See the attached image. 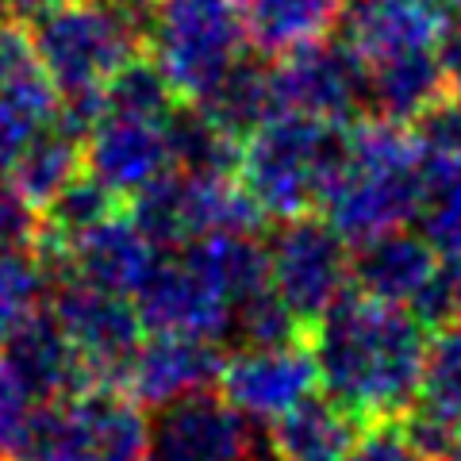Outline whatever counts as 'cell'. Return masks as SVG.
Wrapping results in <instances>:
<instances>
[{"instance_id":"1","label":"cell","mask_w":461,"mask_h":461,"mask_svg":"<svg viewBox=\"0 0 461 461\" xmlns=\"http://www.w3.org/2000/svg\"><path fill=\"white\" fill-rule=\"evenodd\" d=\"M320 384L366 427L396 423L420 400L427 366V323L411 308H396L366 293H346L308 330Z\"/></svg>"},{"instance_id":"15","label":"cell","mask_w":461,"mask_h":461,"mask_svg":"<svg viewBox=\"0 0 461 461\" xmlns=\"http://www.w3.org/2000/svg\"><path fill=\"white\" fill-rule=\"evenodd\" d=\"M450 12L454 8L438 0H346L342 42L373 69L408 54L438 50Z\"/></svg>"},{"instance_id":"5","label":"cell","mask_w":461,"mask_h":461,"mask_svg":"<svg viewBox=\"0 0 461 461\" xmlns=\"http://www.w3.org/2000/svg\"><path fill=\"white\" fill-rule=\"evenodd\" d=\"M242 47L239 0H158L150 58L181 104H204L242 62Z\"/></svg>"},{"instance_id":"4","label":"cell","mask_w":461,"mask_h":461,"mask_svg":"<svg viewBox=\"0 0 461 461\" xmlns=\"http://www.w3.org/2000/svg\"><path fill=\"white\" fill-rule=\"evenodd\" d=\"M346 142L350 127L277 115L242 142L239 181L277 223L323 212V200L346 166Z\"/></svg>"},{"instance_id":"34","label":"cell","mask_w":461,"mask_h":461,"mask_svg":"<svg viewBox=\"0 0 461 461\" xmlns=\"http://www.w3.org/2000/svg\"><path fill=\"white\" fill-rule=\"evenodd\" d=\"M438 5H450V0H438Z\"/></svg>"},{"instance_id":"17","label":"cell","mask_w":461,"mask_h":461,"mask_svg":"<svg viewBox=\"0 0 461 461\" xmlns=\"http://www.w3.org/2000/svg\"><path fill=\"white\" fill-rule=\"evenodd\" d=\"M438 281V250L411 227L388 230L354 247L350 288L396 308L420 312L427 293Z\"/></svg>"},{"instance_id":"18","label":"cell","mask_w":461,"mask_h":461,"mask_svg":"<svg viewBox=\"0 0 461 461\" xmlns=\"http://www.w3.org/2000/svg\"><path fill=\"white\" fill-rule=\"evenodd\" d=\"M0 354L8 357V366L16 369V377L32 388V396L39 403H58V400L85 393V388H100L93 381L89 366H85L81 354L74 350V342L66 339V330L58 327V320L47 308H42Z\"/></svg>"},{"instance_id":"27","label":"cell","mask_w":461,"mask_h":461,"mask_svg":"<svg viewBox=\"0 0 461 461\" xmlns=\"http://www.w3.org/2000/svg\"><path fill=\"white\" fill-rule=\"evenodd\" d=\"M177 108H181V100L169 89L166 74L154 66L150 54L127 66L104 89V100H100V112L139 115V120H173Z\"/></svg>"},{"instance_id":"26","label":"cell","mask_w":461,"mask_h":461,"mask_svg":"<svg viewBox=\"0 0 461 461\" xmlns=\"http://www.w3.org/2000/svg\"><path fill=\"white\" fill-rule=\"evenodd\" d=\"M415 230L438 254L461 239V162L423 158V189L415 208Z\"/></svg>"},{"instance_id":"30","label":"cell","mask_w":461,"mask_h":461,"mask_svg":"<svg viewBox=\"0 0 461 461\" xmlns=\"http://www.w3.org/2000/svg\"><path fill=\"white\" fill-rule=\"evenodd\" d=\"M415 315H420L427 327H442V323L461 320V239L450 250L438 254V281Z\"/></svg>"},{"instance_id":"28","label":"cell","mask_w":461,"mask_h":461,"mask_svg":"<svg viewBox=\"0 0 461 461\" xmlns=\"http://www.w3.org/2000/svg\"><path fill=\"white\" fill-rule=\"evenodd\" d=\"M42 408H47V403H39L32 396V388L16 377V369L0 354V457L5 461H20Z\"/></svg>"},{"instance_id":"19","label":"cell","mask_w":461,"mask_h":461,"mask_svg":"<svg viewBox=\"0 0 461 461\" xmlns=\"http://www.w3.org/2000/svg\"><path fill=\"white\" fill-rule=\"evenodd\" d=\"M239 16L247 42L258 58H281L327 42L342 27L346 0H239Z\"/></svg>"},{"instance_id":"3","label":"cell","mask_w":461,"mask_h":461,"mask_svg":"<svg viewBox=\"0 0 461 461\" xmlns=\"http://www.w3.org/2000/svg\"><path fill=\"white\" fill-rule=\"evenodd\" d=\"M423 189V150L411 127L377 115L350 123L346 166L323 200L327 223L346 242H362L415 223Z\"/></svg>"},{"instance_id":"12","label":"cell","mask_w":461,"mask_h":461,"mask_svg":"<svg viewBox=\"0 0 461 461\" xmlns=\"http://www.w3.org/2000/svg\"><path fill=\"white\" fill-rule=\"evenodd\" d=\"M315 384H320V362L312 339L230 350L220 373V396L266 427L315 396Z\"/></svg>"},{"instance_id":"10","label":"cell","mask_w":461,"mask_h":461,"mask_svg":"<svg viewBox=\"0 0 461 461\" xmlns=\"http://www.w3.org/2000/svg\"><path fill=\"white\" fill-rule=\"evenodd\" d=\"M281 115H308V120L350 127L369 115V77L366 66L346 42H315L296 54L273 62Z\"/></svg>"},{"instance_id":"29","label":"cell","mask_w":461,"mask_h":461,"mask_svg":"<svg viewBox=\"0 0 461 461\" xmlns=\"http://www.w3.org/2000/svg\"><path fill=\"white\" fill-rule=\"evenodd\" d=\"M415 139L423 158L461 162V89H450L435 108L415 120Z\"/></svg>"},{"instance_id":"24","label":"cell","mask_w":461,"mask_h":461,"mask_svg":"<svg viewBox=\"0 0 461 461\" xmlns=\"http://www.w3.org/2000/svg\"><path fill=\"white\" fill-rule=\"evenodd\" d=\"M408 415L461 430V320L435 327L427 346L420 400H415V408Z\"/></svg>"},{"instance_id":"14","label":"cell","mask_w":461,"mask_h":461,"mask_svg":"<svg viewBox=\"0 0 461 461\" xmlns=\"http://www.w3.org/2000/svg\"><path fill=\"white\" fill-rule=\"evenodd\" d=\"M162 254L166 250L135 223L131 212H115L112 220L77 235L62 254L47 258L42 266L50 269V277L66 273V277H81L89 285L108 288V293L135 296L142 281L158 269Z\"/></svg>"},{"instance_id":"33","label":"cell","mask_w":461,"mask_h":461,"mask_svg":"<svg viewBox=\"0 0 461 461\" xmlns=\"http://www.w3.org/2000/svg\"><path fill=\"white\" fill-rule=\"evenodd\" d=\"M0 5H5V12L16 23H35L39 16L54 12L58 5H66V0H0Z\"/></svg>"},{"instance_id":"21","label":"cell","mask_w":461,"mask_h":461,"mask_svg":"<svg viewBox=\"0 0 461 461\" xmlns=\"http://www.w3.org/2000/svg\"><path fill=\"white\" fill-rule=\"evenodd\" d=\"M366 423L330 396H308L300 408L269 423L273 450L281 461H346Z\"/></svg>"},{"instance_id":"16","label":"cell","mask_w":461,"mask_h":461,"mask_svg":"<svg viewBox=\"0 0 461 461\" xmlns=\"http://www.w3.org/2000/svg\"><path fill=\"white\" fill-rule=\"evenodd\" d=\"M227 350L212 339L193 335H147L131 369L123 377V393L150 411H162L185 396L212 393L220 384Z\"/></svg>"},{"instance_id":"8","label":"cell","mask_w":461,"mask_h":461,"mask_svg":"<svg viewBox=\"0 0 461 461\" xmlns=\"http://www.w3.org/2000/svg\"><path fill=\"white\" fill-rule=\"evenodd\" d=\"M47 312L66 330V339L74 342L93 381L100 388H123V377L135 362L139 346L147 342V327L135 312V300L58 273V277H50Z\"/></svg>"},{"instance_id":"32","label":"cell","mask_w":461,"mask_h":461,"mask_svg":"<svg viewBox=\"0 0 461 461\" xmlns=\"http://www.w3.org/2000/svg\"><path fill=\"white\" fill-rule=\"evenodd\" d=\"M438 58L450 85L461 89V12H450V23H446V35L438 42Z\"/></svg>"},{"instance_id":"2","label":"cell","mask_w":461,"mask_h":461,"mask_svg":"<svg viewBox=\"0 0 461 461\" xmlns=\"http://www.w3.org/2000/svg\"><path fill=\"white\" fill-rule=\"evenodd\" d=\"M158 0H66L27 23L42 74L62 100V120L81 135L100 115L104 89L150 54Z\"/></svg>"},{"instance_id":"35","label":"cell","mask_w":461,"mask_h":461,"mask_svg":"<svg viewBox=\"0 0 461 461\" xmlns=\"http://www.w3.org/2000/svg\"><path fill=\"white\" fill-rule=\"evenodd\" d=\"M0 461H5V457H0Z\"/></svg>"},{"instance_id":"20","label":"cell","mask_w":461,"mask_h":461,"mask_svg":"<svg viewBox=\"0 0 461 461\" xmlns=\"http://www.w3.org/2000/svg\"><path fill=\"white\" fill-rule=\"evenodd\" d=\"M85 173V135L62 115L42 127L39 135L20 150V158L8 169V181L32 208H50L69 185Z\"/></svg>"},{"instance_id":"6","label":"cell","mask_w":461,"mask_h":461,"mask_svg":"<svg viewBox=\"0 0 461 461\" xmlns=\"http://www.w3.org/2000/svg\"><path fill=\"white\" fill-rule=\"evenodd\" d=\"M150 446L147 408L123 388H85L47 403L20 461H142Z\"/></svg>"},{"instance_id":"25","label":"cell","mask_w":461,"mask_h":461,"mask_svg":"<svg viewBox=\"0 0 461 461\" xmlns=\"http://www.w3.org/2000/svg\"><path fill=\"white\" fill-rule=\"evenodd\" d=\"M50 269L35 250H0V350L42 312Z\"/></svg>"},{"instance_id":"13","label":"cell","mask_w":461,"mask_h":461,"mask_svg":"<svg viewBox=\"0 0 461 461\" xmlns=\"http://www.w3.org/2000/svg\"><path fill=\"white\" fill-rule=\"evenodd\" d=\"M173 166L169 120L100 112L85 135V173L96 177L115 200H139Z\"/></svg>"},{"instance_id":"11","label":"cell","mask_w":461,"mask_h":461,"mask_svg":"<svg viewBox=\"0 0 461 461\" xmlns=\"http://www.w3.org/2000/svg\"><path fill=\"white\" fill-rule=\"evenodd\" d=\"M147 335H193L212 339L227 350L230 304L227 288L196 262L189 250H166L158 269L131 296Z\"/></svg>"},{"instance_id":"23","label":"cell","mask_w":461,"mask_h":461,"mask_svg":"<svg viewBox=\"0 0 461 461\" xmlns=\"http://www.w3.org/2000/svg\"><path fill=\"white\" fill-rule=\"evenodd\" d=\"M196 108L208 112L230 139L247 142L258 127H266L269 120L281 115L277 112V85H273V62L269 58H242V62L230 69V77Z\"/></svg>"},{"instance_id":"22","label":"cell","mask_w":461,"mask_h":461,"mask_svg":"<svg viewBox=\"0 0 461 461\" xmlns=\"http://www.w3.org/2000/svg\"><path fill=\"white\" fill-rule=\"evenodd\" d=\"M366 77H369V115L388 123H403V127H411L423 112H430L454 89L442 69L438 50L408 54V58H396V62L373 66L366 69Z\"/></svg>"},{"instance_id":"7","label":"cell","mask_w":461,"mask_h":461,"mask_svg":"<svg viewBox=\"0 0 461 461\" xmlns=\"http://www.w3.org/2000/svg\"><path fill=\"white\" fill-rule=\"evenodd\" d=\"M269 285L281 304L296 315V323L312 330L323 315L350 293V242H346L327 215H300L281 220L266 242Z\"/></svg>"},{"instance_id":"9","label":"cell","mask_w":461,"mask_h":461,"mask_svg":"<svg viewBox=\"0 0 461 461\" xmlns=\"http://www.w3.org/2000/svg\"><path fill=\"white\" fill-rule=\"evenodd\" d=\"M142 461H281L269 427L220 396L196 393L154 411L150 446Z\"/></svg>"},{"instance_id":"31","label":"cell","mask_w":461,"mask_h":461,"mask_svg":"<svg viewBox=\"0 0 461 461\" xmlns=\"http://www.w3.org/2000/svg\"><path fill=\"white\" fill-rule=\"evenodd\" d=\"M346 461H427L403 423H373L362 430Z\"/></svg>"}]
</instances>
